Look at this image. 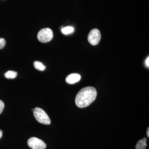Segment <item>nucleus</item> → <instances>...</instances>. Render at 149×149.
I'll list each match as a JSON object with an SVG mask.
<instances>
[{
    "label": "nucleus",
    "instance_id": "obj_1",
    "mask_svg": "<svg viewBox=\"0 0 149 149\" xmlns=\"http://www.w3.org/2000/svg\"><path fill=\"white\" fill-rule=\"evenodd\" d=\"M97 96L95 88L93 87H85L77 93L75 97V104L78 107H86L95 101Z\"/></svg>",
    "mask_w": 149,
    "mask_h": 149
},
{
    "label": "nucleus",
    "instance_id": "obj_2",
    "mask_svg": "<svg viewBox=\"0 0 149 149\" xmlns=\"http://www.w3.org/2000/svg\"><path fill=\"white\" fill-rule=\"evenodd\" d=\"M33 114L36 120L40 123L45 125L51 123V120L46 112L39 107H36L33 110Z\"/></svg>",
    "mask_w": 149,
    "mask_h": 149
},
{
    "label": "nucleus",
    "instance_id": "obj_3",
    "mask_svg": "<svg viewBox=\"0 0 149 149\" xmlns=\"http://www.w3.org/2000/svg\"><path fill=\"white\" fill-rule=\"evenodd\" d=\"M53 37V33L50 28H44L41 29L37 34V38L42 43H47L52 40Z\"/></svg>",
    "mask_w": 149,
    "mask_h": 149
},
{
    "label": "nucleus",
    "instance_id": "obj_4",
    "mask_svg": "<svg viewBox=\"0 0 149 149\" xmlns=\"http://www.w3.org/2000/svg\"><path fill=\"white\" fill-rule=\"evenodd\" d=\"M27 144L32 149H45L47 148L44 141L35 137L30 138L27 141Z\"/></svg>",
    "mask_w": 149,
    "mask_h": 149
},
{
    "label": "nucleus",
    "instance_id": "obj_5",
    "mask_svg": "<svg viewBox=\"0 0 149 149\" xmlns=\"http://www.w3.org/2000/svg\"><path fill=\"white\" fill-rule=\"evenodd\" d=\"M88 40L91 45L95 46L98 44L101 38L100 32L99 29H94L89 33Z\"/></svg>",
    "mask_w": 149,
    "mask_h": 149
},
{
    "label": "nucleus",
    "instance_id": "obj_6",
    "mask_svg": "<svg viewBox=\"0 0 149 149\" xmlns=\"http://www.w3.org/2000/svg\"><path fill=\"white\" fill-rule=\"evenodd\" d=\"M81 79L80 74L77 73H72L69 74L67 77L66 82L69 84H73L80 81Z\"/></svg>",
    "mask_w": 149,
    "mask_h": 149
},
{
    "label": "nucleus",
    "instance_id": "obj_7",
    "mask_svg": "<svg viewBox=\"0 0 149 149\" xmlns=\"http://www.w3.org/2000/svg\"><path fill=\"white\" fill-rule=\"evenodd\" d=\"M147 146V139L144 138L138 141L136 145V149H146Z\"/></svg>",
    "mask_w": 149,
    "mask_h": 149
},
{
    "label": "nucleus",
    "instance_id": "obj_8",
    "mask_svg": "<svg viewBox=\"0 0 149 149\" xmlns=\"http://www.w3.org/2000/svg\"><path fill=\"white\" fill-rule=\"evenodd\" d=\"M17 75V72L12 70H9L5 74V77L7 79H14Z\"/></svg>",
    "mask_w": 149,
    "mask_h": 149
},
{
    "label": "nucleus",
    "instance_id": "obj_9",
    "mask_svg": "<svg viewBox=\"0 0 149 149\" xmlns=\"http://www.w3.org/2000/svg\"><path fill=\"white\" fill-rule=\"evenodd\" d=\"M34 66L35 68L40 71H43L46 69V66L42 63L40 61H36L34 62Z\"/></svg>",
    "mask_w": 149,
    "mask_h": 149
},
{
    "label": "nucleus",
    "instance_id": "obj_10",
    "mask_svg": "<svg viewBox=\"0 0 149 149\" xmlns=\"http://www.w3.org/2000/svg\"><path fill=\"white\" fill-rule=\"evenodd\" d=\"M74 31V29L71 26H68L65 27L61 29V32L63 34L65 35H69L72 33Z\"/></svg>",
    "mask_w": 149,
    "mask_h": 149
},
{
    "label": "nucleus",
    "instance_id": "obj_11",
    "mask_svg": "<svg viewBox=\"0 0 149 149\" xmlns=\"http://www.w3.org/2000/svg\"><path fill=\"white\" fill-rule=\"evenodd\" d=\"M6 42L3 38H0V49H2L6 45Z\"/></svg>",
    "mask_w": 149,
    "mask_h": 149
},
{
    "label": "nucleus",
    "instance_id": "obj_12",
    "mask_svg": "<svg viewBox=\"0 0 149 149\" xmlns=\"http://www.w3.org/2000/svg\"><path fill=\"white\" fill-rule=\"evenodd\" d=\"M5 104L2 101L0 100V114L2 113L4 108Z\"/></svg>",
    "mask_w": 149,
    "mask_h": 149
},
{
    "label": "nucleus",
    "instance_id": "obj_13",
    "mask_svg": "<svg viewBox=\"0 0 149 149\" xmlns=\"http://www.w3.org/2000/svg\"><path fill=\"white\" fill-rule=\"evenodd\" d=\"M146 65L148 67H149V57L148 58H147L146 60Z\"/></svg>",
    "mask_w": 149,
    "mask_h": 149
},
{
    "label": "nucleus",
    "instance_id": "obj_14",
    "mask_svg": "<svg viewBox=\"0 0 149 149\" xmlns=\"http://www.w3.org/2000/svg\"><path fill=\"white\" fill-rule=\"evenodd\" d=\"M147 136H148V138H149V127H148V129H147Z\"/></svg>",
    "mask_w": 149,
    "mask_h": 149
},
{
    "label": "nucleus",
    "instance_id": "obj_15",
    "mask_svg": "<svg viewBox=\"0 0 149 149\" xmlns=\"http://www.w3.org/2000/svg\"><path fill=\"white\" fill-rule=\"evenodd\" d=\"M3 136V131L2 130H0V139L2 138Z\"/></svg>",
    "mask_w": 149,
    "mask_h": 149
}]
</instances>
